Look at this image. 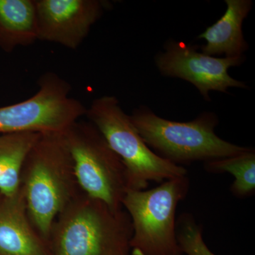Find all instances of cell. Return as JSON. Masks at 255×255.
Segmentation results:
<instances>
[{
    "instance_id": "1",
    "label": "cell",
    "mask_w": 255,
    "mask_h": 255,
    "mask_svg": "<svg viewBox=\"0 0 255 255\" xmlns=\"http://www.w3.org/2000/svg\"><path fill=\"white\" fill-rule=\"evenodd\" d=\"M20 182L32 224L47 241L57 216L82 191L63 133L41 134L25 159Z\"/></svg>"
},
{
    "instance_id": "2",
    "label": "cell",
    "mask_w": 255,
    "mask_h": 255,
    "mask_svg": "<svg viewBox=\"0 0 255 255\" xmlns=\"http://www.w3.org/2000/svg\"><path fill=\"white\" fill-rule=\"evenodd\" d=\"M132 236L125 210L82 191L57 216L47 243L50 255H131Z\"/></svg>"
},
{
    "instance_id": "3",
    "label": "cell",
    "mask_w": 255,
    "mask_h": 255,
    "mask_svg": "<svg viewBox=\"0 0 255 255\" xmlns=\"http://www.w3.org/2000/svg\"><path fill=\"white\" fill-rule=\"evenodd\" d=\"M130 118L147 146L177 165L224 158L249 149L218 136L215 128L219 119L212 112H204L191 122H177L161 118L141 107L134 110Z\"/></svg>"
},
{
    "instance_id": "4",
    "label": "cell",
    "mask_w": 255,
    "mask_h": 255,
    "mask_svg": "<svg viewBox=\"0 0 255 255\" xmlns=\"http://www.w3.org/2000/svg\"><path fill=\"white\" fill-rule=\"evenodd\" d=\"M85 116L122 159L128 190H145L150 182L162 183L187 175L184 166L160 157L147 146L117 97L103 96L95 99Z\"/></svg>"
},
{
    "instance_id": "5",
    "label": "cell",
    "mask_w": 255,
    "mask_h": 255,
    "mask_svg": "<svg viewBox=\"0 0 255 255\" xmlns=\"http://www.w3.org/2000/svg\"><path fill=\"white\" fill-rule=\"evenodd\" d=\"M190 189L187 176L160 183L150 190H127L122 207L132 228L131 255H182L176 231V211Z\"/></svg>"
},
{
    "instance_id": "6",
    "label": "cell",
    "mask_w": 255,
    "mask_h": 255,
    "mask_svg": "<svg viewBox=\"0 0 255 255\" xmlns=\"http://www.w3.org/2000/svg\"><path fill=\"white\" fill-rule=\"evenodd\" d=\"M63 136L80 189L112 209H123L128 190L125 167L98 129L90 122L79 120Z\"/></svg>"
},
{
    "instance_id": "7",
    "label": "cell",
    "mask_w": 255,
    "mask_h": 255,
    "mask_svg": "<svg viewBox=\"0 0 255 255\" xmlns=\"http://www.w3.org/2000/svg\"><path fill=\"white\" fill-rule=\"evenodd\" d=\"M38 90L28 100L0 107V134L64 133L87 112L70 97V84L53 72L43 74Z\"/></svg>"
},
{
    "instance_id": "8",
    "label": "cell",
    "mask_w": 255,
    "mask_h": 255,
    "mask_svg": "<svg viewBox=\"0 0 255 255\" xmlns=\"http://www.w3.org/2000/svg\"><path fill=\"white\" fill-rule=\"evenodd\" d=\"M244 55L235 58H219L198 51V47L171 40L164 51L155 57V64L164 76L182 79L192 84L206 101L209 92H227L230 87L247 89L243 82L233 78L228 69L239 66Z\"/></svg>"
},
{
    "instance_id": "9",
    "label": "cell",
    "mask_w": 255,
    "mask_h": 255,
    "mask_svg": "<svg viewBox=\"0 0 255 255\" xmlns=\"http://www.w3.org/2000/svg\"><path fill=\"white\" fill-rule=\"evenodd\" d=\"M38 40L76 50L110 7L103 0H35Z\"/></svg>"
},
{
    "instance_id": "10",
    "label": "cell",
    "mask_w": 255,
    "mask_h": 255,
    "mask_svg": "<svg viewBox=\"0 0 255 255\" xmlns=\"http://www.w3.org/2000/svg\"><path fill=\"white\" fill-rule=\"evenodd\" d=\"M0 255H50L30 220L21 187L13 196L0 194Z\"/></svg>"
},
{
    "instance_id": "11",
    "label": "cell",
    "mask_w": 255,
    "mask_h": 255,
    "mask_svg": "<svg viewBox=\"0 0 255 255\" xmlns=\"http://www.w3.org/2000/svg\"><path fill=\"white\" fill-rule=\"evenodd\" d=\"M227 9L216 23L201 33L198 38L206 44L201 52L211 56L225 58L243 56L248 45L243 33V23L253 6L251 0H226Z\"/></svg>"
},
{
    "instance_id": "12",
    "label": "cell",
    "mask_w": 255,
    "mask_h": 255,
    "mask_svg": "<svg viewBox=\"0 0 255 255\" xmlns=\"http://www.w3.org/2000/svg\"><path fill=\"white\" fill-rule=\"evenodd\" d=\"M37 40L35 0H0V47L11 52Z\"/></svg>"
},
{
    "instance_id": "13",
    "label": "cell",
    "mask_w": 255,
    "mask_h": 255,
    "mask_svg": "<svg viewBox=\"0 0 255 255\" xmlns=\"http://www.w3.org/2000/svg\"><path fill=\"white\" fill-rule=\"evenodd\" d=\"M40 135L29 132L0 134V194H17L23 162Z\"/></svg>"
},
{
    "instance_id": "14",
    "label": "cell",
    "mask_w": 255,
    "mask_h": 255,
    "mask_svg": "<svg viewBox=\"0 0 255 255\" xmlns=\"http://www.w3.org/2000/svg\"><path fill=\"white\" fill-rule=\"evenodd\" d=\"M209 173L228 172L234 177L231 191L236 197L243 199L254 194L255 191V152L249 149L238 155L204 162Z\"/></svg>"
},
{
    "instance_id": "15",
    "label": "cell",
    "mask_w": 255,
    "mask_h": 255,
    "mask_svg": "<svg viewBox=\"0 0 255 255\" xmlns=\"http://www.w3.org/2000/svg\"><path fill=\"white\" fill-rule=\"evenodd\" d=\"M179 246L183 254L187 255H216L206 246L201 225L190 213H183L176 222Z\"/></svg>"
}]
</instances>
